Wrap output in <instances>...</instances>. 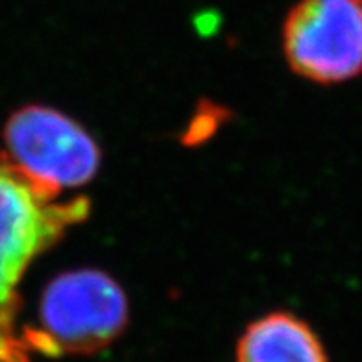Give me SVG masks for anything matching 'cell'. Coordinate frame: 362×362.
<instances>
[{"mask_svg":"<svg viewBox=\"0 0 362 362\" xmlns=\"http://www.w3.org/2000/svg\"><path fill=\"white\" fill-rule=\"evenodd\" d=\"M128 300L113 277L95 268L59 274L45 286L39 327L23 334L43 355H95L128 325Z\"/></svg>","mask_w":362,"mask_h":362,"instance_id":"1","label":"cell"},{"mask_svg":"<svg viewBox=\"0 0 362 362\" xmlns=\"http://www.w3.org/2000/svg\"><path fill=\"white\" fill-rule=\"evenodd\" d=\"M6 158L56 192L89 183L100 167L95 139L78 122L45 105H26L4 126Z\"/></svg>","mask_w":362,"mask_h":362,"instance_id":"2","label":"cell"},{"mask_svg":"<svg viewBox=\"0 0 362 362\" xmlns=\"http://www.w3.org/2000/svg\"><path fill=\"white\" fill-rule=\"evenodd\" d=\"M292 71L316 83L362 74V0H296L283 24Z\"/></svg>","mask_w":362,"mask_h":362,"instance_id":"3","label":"cell"},{"mask_svg":"<svg viewBox=\"0 0 362 362\" xmlns=\"http://www.w3.org/2000/svg\"><path fill=\"white\" fill-rule=\"evenodd\" d=\"M62 192L39 185L0 153V255L26 270L89 213L83 198L59 202Z\"/></svg>","mask_w":362,"mask_h":362,"instance_id":"4","label":"cell"},{"mask_svg":"<svg viewBox=\"0 0 362 362\" xmlns=\"http://www.w3.org/2000/svg\"><path fill=\"white\" fill-rule=\"evenodd\" d=\"M237 362H329V358L305 320L291 313H270L252 322L240 334Z\"/></svg>","mask_w":362,"mask_h":362,"instance_id":"5","label":"cell"},{"mask_svg":"<svg viewBox=\"0 0 362 362\" xmlns=\"http://www.w3.org/2000/svg\"><path fill=\"white\" fill-rule=\"evenodd\" d=\"M23 272L10 259L0 255V334H15V318L21 307L17 286Z\"/></svg>","mask_w":362,"mask_h":362,"instance_id":"6","label":"cell"},{"mask_svg":"<svg viewBox=\"0 0 362 362\" xmlns=\"http://www.w3.org/2000/svg\"><path fill=\"white\" fill-rule=\"evenodd\" d=\"M0 362H32L28 344L23 337L0 334Z\"/></svg>","mask_w":362,"mask_h":362,"instance_id":"7","label":"cell"}]
</instances>
